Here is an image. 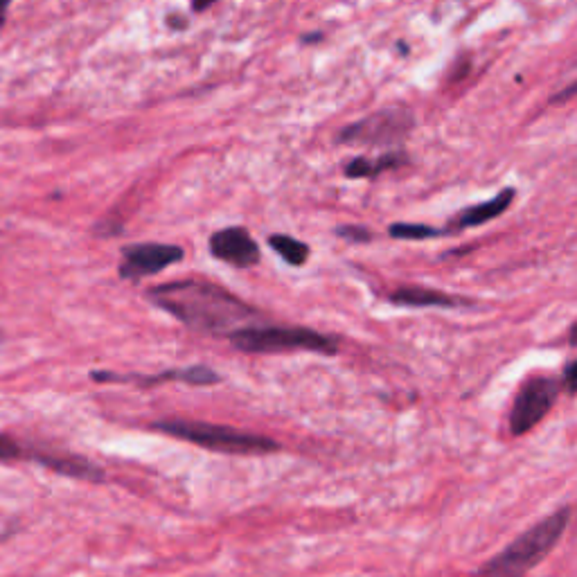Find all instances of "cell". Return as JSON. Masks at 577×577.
Returning <instances> with one entry per match:
<instances>
[{
    "label": "cell",
    "mask_w": 577,
    "mask_h": 577,
    "mask_svg": "<svg viewBox=\"0 0 577 577\" xmlns=\"http://www.w3.org/2000/svg\"><path fill=\"white\" fill-rule=\"evenodd\" d=\"M215 3H219V0H192V7L197 12H203V10H208V7H212Z\"/></svg>",
    "instance_id": "cell-18"
},
{
    "label": "cell",
    "mask_w": 577,
    "mask_h": 577,
    "mask_svg": "<svg viewBox=\"0 0 577 577\" xmlns=\"http://www.w3.org/2000/svg\"><path fill=\"white\" fill-rule=\"evenodd\" d=\"M339 235L345 237V239H354V242H368V239H370V233H368V230H363V228H352V226L339 228Z\"/></svg>",
    "instance_id": "cell-16"
},
{
    "label": "cell",
    "mask_w": 577,
    "mask_h": 577,
    "mask_svg": "<svg viewBox=\"0 0 577 577\" xmlns=\"http://www.w3.org/2000/svg\"><path fill=\"white\" fill-rule=\"evenodd\" d=\"M21 456H23V449L19 447V442L0 433V460H16Z\"/></svg>",
    "instance_id": "cell-15"
},
{
    "label": "cell",
    "mask_w": 577,
    "mask_h": 577,
    "mask_svg": "<svg viewBox=\"0 0 577 577\" xmlns=\"http://www.w3.org/2000/svg\"><path fill=\"white\" fill-rule=\"evenodd\" d=\"M571 343L577 345V325H573V330H571Z\"/></svg>",
    "instance_id": "cell-20"
},
{
    "label": "cell",
    "mask_w": 577,
    "mask_h": 577,
    "mask_svg": "<svg viewBox=\"0 0 577 577\" xmlns=\"http://www.w3.org/2000/svg\"><path fill=\"white\" fill-rule=\"evenodd\" d=\"M269 246L278 253L284 262L291 266H303L309 260V246L289 235H271Z\"/></svg>",
    "instance_id": "cell-13"
},
{
    "label": "cell",
    "mask_w": 577,
    "mask_h": 577,
    "mask_svg": "<svg viewBox=\"0 0 577 577\" xmlns=\"http://www.w3.org/2000/svg\"><path fill=\"white\" fill-rule=\"evenodd\" d=\"M230 345L244 354H284V352H316L332 357L336 341L309 327L291 325H248L230 334Z\"/></svg>",
    "instance_id": "cell-4"
},
{
    "label": "cell",
    "mask_w": 577,
    "mask_h": 577,
    "mask_svg": "<svg viewBox=\"0 0 577 577\" xmlns=\"http://www.w3.org/2000/svg\"><path fill=\"white\" fill-rule=\"evenodd\" d=\"M514 201V190H503L496 194L494 199L476 203L472 208H465L460 215L454 219L456 228H474V226H483L487 221H494L496 217H501L505 210L512 206Z\"/></svg>",
    "instance_id": "cell-10"
},
{
    "label": "cell",
    "mask_w": 577,
    "mask_h": 577,
    "mask_svg": "<svg viewBox=\"0 0 577 577\" xmlns=\"http://www.w3.org/2000/svg\"><path fill=\"white\" fill-rule=\"evenodd\" d=\"M91 379H95V381H138V384H145V386L163 384V381H183V384H190V386H212V384H219L221 381L217 372L208 366L165 370L156 377H120V375H113V372H91Z\"/></svg>",
    "instance_id": "cell-9"
},
{
    "label": "cell",
    "mask_w": 577,
    "mask_h": 577,
    "mask_svg": "<svg viewBox=\"0 0 577 577\" xmlns=\"http://www.w3.org/2000/svg\"><path fill=\"white\" fill-rule=\"evenodd\" d=\"M568 523V510H557L537 526L505 546L474 577H523L544 559L562 537Z\"/></svg>",
    "instance_id": "cell-2"
},
{
    "label": "cell",
    "mask_w": 577,
    "mask_h": 577,
    "mask_svg": "<svg viewBox=\"0 0 577 577\" xmlns=\"http://www.w3.org/2000/svg\"><path fill=\"white\" fill-rule=\"evenodd\" d=\"M404 163L406 156L402 152H388L379 158H354V161H350L348 167H345V174H348L350 179H372V176L395 170V167Z\"/></svg>",
    "instance_id": "cell-12"
},
{
    "label": "cell",
    "mask_w": 577,
    "mask_h": 577,
    "mask_svg": "<svg viewBox=\"0 0 577 577\" xmlns=\"http://www.w3.org/2000/svg\"><path fill=\"white\" fill-rule=\"evenodd\" d=\"M210 253L237 269H251L260 262V246L246 228H224L210 237Z\"/></svg>",
    "instance_id": "cell-8"
},
{
    "label": "cell",
    "mask_w": 577,
    "mask_h": 577,
    "mask_svg": "<svg viewBox=\"0 0 577 577\" xmlns=\"http://www.w3.org/2000/svg\"><path fill=\"white\" fill-rule=\"evenodd\" d=\"M147 298L181 325L199 334H233L251 325L257 316L251 305L228 289L208 280H179L158 284Z\"/></svg>",
    "instance_id": "cell-1"
},
{
    "label": "cell",
    "mask_w": 577,
    "mask_h": 577,
    "mask_svg": "<svg viewBox=\"0 0 577 577\" xmlns=\"http://www.w3.org/2000/svg\"><path fill=\"white\" fill-rule=\"evenodd\" d=\"M559 393V384L550 377H532L519 388L517 399L512 404L510 429L514 436L528 433L530 429L544 420L550 408H553Z\"/></svg>",
    "instance_id": "cell-6"
},
{
    "label": "cell",
    "mask_w": 577,
    "mask_h": 577,
    "mask_svg": "<svg viewBox=\"0 0 577 577\" xmlns=\"http://www.w3.org/2000/svg\"><path fill=\"white\" fill-rule=\"evenodd\" d=\"M566 381H568V386H571V388H577V363H573V366H568Z\"/></svg>",
    "instance_id": "cell-17"
},
{
    "label": "cell",
    "mask_w": 577,
    "mask_h": 577,
    "mask_svg": "<svg viewBox=\"0 0 577 577\" xmlns=\"http://www.w3.org/2000/svg\"><path fill=\"white\" fill-rule=\"evenodd\" d=\"M390 303L402 305V307H460V305H467V300L442 294V291H436V289L402 287L390 296Z\"/></svg>",
    "instance_id": "cell-11"
},
{
    "label": "cell",
    "mask_w": 577,
    "mask_h": 577,
    "mask_svg": "<svg viewBox=\"0 0 577 577\" xmlns=\"http://www.w3.org/2000/svg\"><path fill=\"white\" fill-rule=\"evenodd\" d=\"M12 0H0V25H3L5 21V12H7V7H10Z\"/></svg>",
    "instance_id": "cell-19"
},
{
    "label": "cell",
    "mask_w": 577,
    "mask_h": 577,
    "mask_svg": "<svg viewBox=\"0 0 577 577\" xmlns=\"http://www.w3.org/2000/svg\"><path fill=\"white\" fill-rule=\"evenodd\" d=\"M152 429L158 433H165V436L190 442V445L217 451V454L257 456V454H273V451L280 449L278 442L266 436H257V433L239 431L233 429V426H219L208 422L161 420L154 422Z\"/></svg>",
    "instance_id": "cell-3"
},
{
    "label": "cell",
    "mask_w": 577,
    "mask_h": 577,
    "mask_svg": "<svg viewBox=\"0 0 577 577\" xmlns=\"http://www.w3.org/2000/svg\"><path fill=\"white\" fill-rule=\"evenodd\" d=\"M390 235L397 239H429L438 237L440 230L422 224H393L390 226Z\"/></svg>",
    "instance_id": "cell-14"
},
{
    "label": "cell",
    "mask_w": 577,
    "mask_h": 577,
    "mask_svg": "<svg viewBox=\"0 0 577 577\" xmlns=\"http://www.w3.org/2000/svg\"><path fill=\"white\" fill-rule=\"evenodd\" d=\"M413 129V115L406 109H384L343 129L341 140L348 145L390 147L399 145Z\"/></svg>",
    "instance_id": "cell-5"
},
{
    "label": "cell",
    "mask_w": 577,
    "mask_h": 577,
    "mask_svg": "<svg viewBox=\"0 0 577 577\" xmlns=\"http://www.w3.org/2000/svg\"><path fill=\"white\" fill-rule=\"evenodd\" d=\"M183 260V248L172 244H131L122 248L120 275L124 280H142L147 275L165 271L167 266Z\"/></svg>",
    "instance_id": "cell-7"
}]
</instances>
